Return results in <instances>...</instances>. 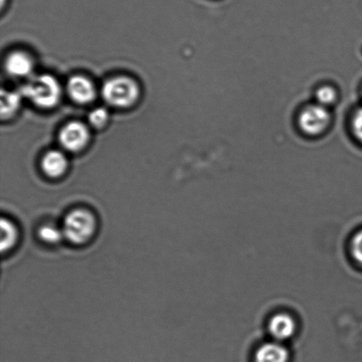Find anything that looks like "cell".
Masks as SVG:
<instances>
[{"label":"cell","mask_w":362,"mask_h":362,"mask_svg":"<svg viewBox=\"0 0 362 362\" xmlns=\"http://www.w3.org/2000/svg\"><path fill=\"white\" fill-rule=\"evenodd\" d=\"M23 97L30 99L35 106L51 108L59 102L62 88L59 81L49 74L31 78L19 91Z\"/></svg>","instance_id":"cell-1"},{"label":"cell","mask_w":362,"mask_h":362,"mask_svg":"<svg viewBox=\"0 0 362 362\" xmlns=\"http://www.w3.org/2000/svg\"><path fill=\"white\" fill-rule=\"evenodd\" d=\"M97 230V220L90 211L86 209H76L66 216L64 221L63 233L69 242L74 244H84L88 242Z\"/></svg>","instance_id":"cell-2"},{"label":"cell","mask_w":362,"mask_h":362,"mask_svg":"<svg viewBox=\"0 0 362 362\" xmlns=\"http://www.w3.org/2000/svg\"><path fill=\"white\" fill-rule=\"evenodd\" d=\"M102 95L108 104L116 108H127L136 101L139 96V87L130 78L115 77L105 81L102 89Z\"/></svg>","instance_id":"cell-3"},{"label":"cell","mask_w":362,"mask_h":362,"mask_svg":"<svg viewBox=\"0 0 362 362\" xmlns=\"http://www.w3.org/2000/svg\"><path fill=\"white\" fill-rule=\"evenodd\" d=\"M329 115L325 106L313 105L308 106L300 113L299 124L303 132L315 136L322 132L328 126Z\"/></svg>","instance_id":"cell-4"},{"label":"cell","mask_w":362,"mask_h":362,"mask_svg":"<svg viewBox=\"0 0 362 362\" xmlns=\"http://www.w3.org/2000/svg\"><path fill=\"white\" fill-rule=\"evenodd\" d=\"M88 137H90V133L84 124L72 122L63 128L59 135V141L66 150L77 152L87 145Z\"/></svg>","instance_id":"cell-5"},{"label":"cell","mask_w":362,"mask_h":362,"mask_svg":"<svg viewBox=\"0 0 362 362\" xmlns=\"http://www.w3.org/2000/svg\"><path fill=\"white\" fill-rule=\"evenodd\" d=\"M67 91L74 101L87 104L95 98V90L93 84L86 77H74L67 84Z\"/></svg>","instance_id":"cell-6"},{"label":"cell","mask_w":362,"mask_h":362,"mask_svg":"<svg viewBox=\"0 0 362 362\" xmlns=\"http://www.w3.org/2000/svg\"><path fill=\"white\" fill-rule=\"evenodd\" d=\"M296 331V321L287 314H278L269 322V332L276 341L292 338Z\"/></svg>","instance_id":"cell-7"},{"label":"cell","mask_w":362,"mask_h":362,"mask_svg":"<svg viewBox=\"0 0 362 362\" xmlns=\"http://www.w3.org/2000/svg\"><path fill=\"white\" fill-rule=\"evenodd\" d=\"M288 351L278 342L264 344L255 356V362H288Z\"/></svg>","instance_id":"cell-8"},{"label":"cell","mask_w":362,"mask_h":362,"mask_svg":"<svg viewBox=\"0 0 362 362\" xmlns=\"http://www.w3.org/2000/svg\"><path fill=\"white\" fill-rule=\"evenodd\" d=\"M6 69L11 76L24 77L30 76L33 70V62L23 52H14L6 60Z\"/></svg>","instance_id":"cell-9"},{"label":"cell","mask_w":362,"mask_h":362,"mask_svg":"<svg viewBox=\"0 0 362 362\" xmlns=\"http://www.w3.org/2000/svg\"><path fill=\"white\" fill-rule=\"evenodd\" d=\"M42 170L48 176L59 177L65 173L67 161L66 156L58 151H52L45 156L42 162Z\"/></svg>","instance_id":"cell-10"},{"label":"cell","mask_w":362,"mask_h":362,"mask_svg":"<svg viewBox=\"0 0 362 362\" xmlns=\"http://www.w3.org/2000/svg\"><path fill=\"white\" fill-rule=\"evenodd\" d=\"M1 251L2 253L12 249L18 239V230L16 225L8 219L1 220Z\"/></svg>","instance_id":"cell-11"},{"label":"cell","mask_w":362,"mask_h":362,"mask_svg":"<svg viewBox=\"0 0 362 362\" xmlns=\"http://www.w3.org/2000/svg\"><path fill=\"white\" fill-rule=\"evenodd\" d=\"M1 94V116L2 118H6L19 108L23 96L20 91H2Z\"/></svg>","instance_id":"cell-12"},{"label":"cell","mask_w":362,"mask_h":362,"mask_svg":"<svg viewBox=\"0 0 362 362\" xmlns=\"http://www.w3.org/2000/svg\"><path fill=\"white\" fill-rule=\"evenodd\" d=\"M38 235L45 243L54 244L60 242L64 237L62 230L53 225H45L39 230Z\"/></svg>","instance_id":"cell-13"},{"label":"cell","mask_w":362,"mask_h":362,"mask_svg":"<svg viewBox=\"0 0 362 362\" xmlns=\"http://www.w3.org/2000/svg\"><path fill=\"white\" fill-rule=\"evenodd\" d=\"M108 117L107 110L103 108H95L88 115V120H90L91 125L95 128H101L107 123Z\"/></svg>","instance_id":"cell-14"},{"label":"cell","mask_w":362,"mask_h":362,"mask_svg":"<svg viewBox=\"0 0 362 362\" xmlns=\"http://www.w3.org/2000/svg\"><path fill=\"white\" fill-rule=\"evenodd\" d=\"M317 98L319 105L327 106L335 101L336 92L332 87H322L317 91Z\"/></svg>","instance_id":"cell-15"},{"label":"cell","mask_w":362,"mask_h":362,"mask_svg":"<svg viewBox=\"0 0 362 362\" xmlns=\"http://www.w3.org/2000/svg\"><path fill=\"white\" fill-rule=\"evenodd\" d=\"M351 250L352 254L358 264L362 265V230L354 236L352 244H351Z\"/></svg>","instance_id":"cell-16"},{"label":"cell","mask_w":362,"mask_h":362,"mask_svg":"<svg viewBox=\"0 0 362 362\" xmlns=\"http://www.w3.org/2000/svg\"><path fill=\"white\" fill-rule=\"evenodd\" d=\"M353 130L356 137L362 142V108L358 110L353 120Z\"/></svg>","instance_id":"cell-17"}]
</instances>
